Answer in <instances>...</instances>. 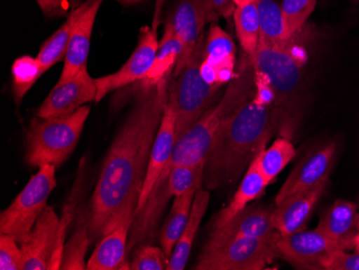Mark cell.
<instances>
[{"mask_svg":"<svg viewBox=\"0 0 359 270\" xmlns=\"http://www.w3.org/2000/svg\"><path fill=\"white\" fill-rule=\"evenodd\" d=\"M236 32L243 53L253 60L259 44L260 26L255 0L236 8L233 12Z\"/></svg>","mask_w":359,"mask_h":270,"instance_id":"29","label":"cell"},{"mask_svg":"<svg viewBox=\"0 0 359 270\" xmlns=\"http://www.w3.org/2000/svg\"><path fill=\"white\" fill-rule=\"evenodd\" d=\"M210 203V192L208 189H197L194 198L193 205H191V215H189V222L183 231L182 235L177 241L173 250L172 255L169 261L168 270H183L187 266L191 255V248H193L194 241L196 235L198 233L201 222L207 212L208 207Z\"/></svg>","mask_w":359,"mask_h":270,"instance_id":"22","label":"cell"},{"mask_svg":"<svg viewBox=\"0 0 359 270\" xmlns=\"http://www.w3.org/2000/svg\"><path fill=\"white\" fill-rule=\"evenodd\" d=\"M236 54L233 38L217 24L212 25L205 37V60L217 70L222 86L229 83L237 74Z\"/></svg>","mask_w":359,"mask_h":270,"instance_id":"21","label":"cell"},{"mask_svg":"<svg viewBox=\"0 0 359 270\" xmlns=\"http://www.w3.org/2000/svg\"><path fill=\"white\" fill-rule=\"evenodd\" d=\"M336 156V144L314 150L294 168L276 197V205L290 195L327 182Z\"/></svg>","mask_w":359,"mask_h":270,"instance_id":"14","label":"cell"},{"mask_svg":"<svg viewBox=\"0 0 359 270\" xmlns=\"http://www.w3.org/2000/svg\"><path fill=\"white\" fill-rule=\"evenodd\" d=\"M86 183V160H82L79 166L78 175L74 180V187L70 191L69 196L62 207V217L58 224L57 239H56L55 249L50 264V270H60L62 265V251L65 243L67 241V233L70 225L72 224L74 217L78 215L80 209V201L83 194V187Z\"/></svg>","mask_w":359,"mask_h":270,"instance_id":"26","label":"cell"},{"mask_svg":"<svg viewBox=\"0 0 359 270\" xmlns=\"http://www.w3.org/2000/svg\"><path fill=\"white\" fill-rule=\"evenodd\" d=\"M171 76L141 83L128 116L111 144L88 205L90 241L100 243L130 201L140 198L151 151L168 104Z\"/></svg>","mask_w":359,"mask_h":270,"instance_id":"1","label":"cell"},{"mask_svg":"<svg viewBox=\"0 0 359 270\" xmlns=\"http://www.w3.org/2000/svg\"><path fill=\"white\" fill-rule=\"evenodd\" d=\"M254 94V66L250 58L243 53L240 60L239 72L228 84L222 100L175 141L170 158L157 180L148 201L142 210L135 215L130 229V243L133 245H140L145 239L156 235L157 227L165 211L163 198L171 169L180 165H198L205 162L208 153L224 123L242 104L252 100Z\"/></svg>","mask_w":359,"mask_h":270,"instance_id":"2","label":"cell"},{"mask_svg":"<svg viewBox=\"0 0 359 270\" xmlns=\"http://www.w3.org/2000/svg\"><path fill=\"white\" fill-rule=\"evenodd\" d=\"M219 17L209 0H182L179 4L172 15L168 19L175 35L183 43L182 53L173 70L175 78L187 66L195 50L196 44L203 36L205 24L208 22L217 21Z\"/></svg>","mask_w":359,"mask_h":270,"instance_id":"10","label":"cell"},{"mask_svg":"<svg viewBox=\"0 0 359 270\" xmlns=\"http://www.w3.org/2000/svg\"><path fill=\"white\" fill-rule=\"evenodd\" d=\"M316 7V0H283L281 9L290 38L297 35Z\"/></svg>","mask_w":359,"mask_h":270,"instance_id":"34","label":"cell"},{"mask_svg":"<svg viewBox=\"0 0 359 270\" xmlns=\"http://www.w3.org/2000/svg\"><path fill=\"white\" fill-rule=\"evenodd\" d=\"M60 217L50 205L38 217L28 237L21 243L24 270H48L57 239Z\"/></svg>","mask_w":359,"mask_h":270,"instance_id":"16","label":"cell"},{"mask_svg":"<svg viewBox=\"0 0 359 270\" xmlns=\"http://www.w3.org/2000/svg\"><path fill=\"white\" fill-rule=\"evenodd\" d=\"M322 183L313 189L290 195L276 205L272 210L274 229L281 236L290 235L306 229L309 220L327 187Z\"/></svg>","mask_w":359,"mask_h":270,"instance_id":"17","label":"cell"},{"mask_svg":"<svg viewBox=\"0 0 359 270\" xmlns=\"http://www.w3.org/2000/svg\"><path fill=\"white\" fill-rule=\"evenodd\" d=\"M201 187H203V185H195L184 194L175 197L170 213L159 231V245L169 259L172 255L175 245L187 227L196 192Z\"/></svg>","mask_w":359,"mask_h":270,"instance_id":"24","label":"cell"},{"mask_svg":"<svg viewBox=\"0 0 359 270\" xmlns=\"http://www.w3.org/2000/svg\"><path fill=\"white\" fill-rule=\"evenodd\" d=\"M90 112L86 104L69 116L34 119L26 134V163L38 168L62 166L74 153Z\"/></svg>","mask_w":359,"mask_h":270,"instance_id":"4","label":"cell"},{"mask_svg":"<svg viewBox=\"0 0 359 270\" xmlns=\"http://www.w3.org/2000/svg\"><path fill=\"white\" fill-rule=\"evenodd\" d=\"M90 243L92 241H90V229H88V208L80 207L76 215L74 233L65 243L60 269H88L86 257Z\"/></svg>","mask_w":359,"mask_h":270,"instance_id":"27","label":"cell"},{"mask_svg":"<svg viewBox=\"0 0 359 270\" xmlns=\"http://www.w3.org/2000/svg\"><path fill=\"white\" fill-rule=\"evenodd\" d=\"M296 149L287 138L276 139L268 149L262 151L254 162L262 176L271 183L295 157Z\"/></svg>","mask_w":359,"mask_h":270,"instance_id":"30","label":"cell"},{"mask_svg":"<svg viewBox=\"0 0 359 270\" xmlns=\"http://www.w3.org/2000/svg\"><path fill=\"white\" fill-rule=\"evenodd\" d=\"M325 270H359V252L348 253L344 250L332 252L323 261Z\"/></svg>","mask_w":359,"mask_h":270,"instance_id":"37","label":"cell"},{"mask_svg":"<svg viewBox=\"0 0 359 270\" xmlns=\"http://www.w3.org/2000/svg\"><path fill=\"white\" fill-rule=\"evenodd\" d=\"M182 51V41L175 35L170 22L167 21L165 33L159 42L153 65L151 66L148 74L141 80V83L155 86L163 79L171 76Z\"/></svg>","mask_w":359,"mask_h":270,"instance_id":"25","label":"cell"},{"mask_svg":"<svg viewBox=\"0 0 359 270\" xmlns=\"http://www.w3.org/2000/svg\"><path fill=\"white\" fill-rule=\"evenodd\" d=\"M56 1H57L58 6L65 14L67 13L68 8L74 3V0H56Z\"/></svg>","mask_w":359,"mask_h":270,"instance_id":"43","label":"cell"},{"mask_svg":"<svg viewBox=\"0 0 359 270\" xmlns=\"http://www.w3.org/2000/svg\"><path fill=\"white\" fill-rule=\"evenodd\" d=\"M118 3L122 4L123 6H132L141 3L143 0H118Z\"/></svg>","mask_w":359,"mask_h":270,"instance_id":"44","label":"cell"},{"mask_svg":"<svg viewBox=\"0 0 359 270\" xmlns=\"http://www.w3.org/2000/svg\"><path fill=\"white\" fill-rule=\"evenodd\" d=\"M254 86H255V94L252 98L254 102L264 107L276 104V90L266 74L254 70Z\"/></svg>","mask_w":359,"mask_h":270,"instance_id":"38","label":"cell"},{"mask_svg":"<svg viewBox=\"0 0 359 270\" xmlns=\"http://www.w3.org/2000/svg\"><path fill=\"white\" fill-rule=\"evenodd\" d=\"M358 215L356 203L339 199L323 213L316 229L346 251L348 241L358 233Z\"/></svg>","mask_w":359,"mask_h":270,"instance_id":"20","label":"cell"},{"mask_svg":"<svg viewBox=\"0 0 359 270\" xmlns=\"http://www.w3.org/2000/svg\"><path fill=\"white\" fill-rule=\"evenodd\" d=\"M278 107L259 106L250 100L228 119L215 137L205 163L207 189L231 184L265 150L279 124Z\"/></svg>","mask_w":359,"mask_h":270,"instance_id":"3","label":"cell"},{"mask_svg":"<svg viewBox=\"0 0 359 270\" xmlns=\"http://www.w3.org/2000/svg\"><path fill=\"white\" fill-rule=\"evenodd\" d=\"M279 235L272 223V210L260 205H248L231 221L212 229L207 245H217L240 237L264 238Z\"/></svg>","mask_w":359,"mask_h":270,"instance_id":"18","label":"cell"},{"mask_svg":"<svg viewBox=\"0 0 359 270\" xmlns=\"http://www.w3.org/2000/svg\"><path fill=\"white\" fill-rule=\"evenodd\" d=\"M276 248L279 257L297 269L308 270L323 269V261L326 257L332 252L342 250L339 243L316 229L280 236Z\"/></svg>","mask_w":359,"mask_h":270,"instance_id":"11","label":"cell"},{"mask_svg":"<svg viewBox=\"0 0 359 270\" xmlns=\"http://www.w3.org/2000/svg\"><path fill=\"white\" fill-rule=\"evenodd\" d=\"M268 184L269 183L262 176V173L258 170L257 166L253 161L248 170L245 171V175L240 183L239 189L236 192L233 201L228 203L223 210L217 213L215 221H213V224H212V229H217L227 223L228 221H231L238 213L247 208L251 201H255L258 197L264 195Z\"/></svg>","mask_w":359,"mask_h":270,"instance_id":"23","label":"cell"},{"mask_svg":"<svg viewBox=\"0 0 359 270\" xmlns=\"http://www.w3.org/2000/svg\"><path fill=\"white\" fill-rule=\"evenodd\" d=\"M205 37L201 36L184 69L170 83L169 96L177 112V140L198 122L219 100L221 88L209 86L201 74L205 60Z\"/></svg>","mask_w":359,"mask_h":270,"instance_id":"5","label":"cell"},{"mask_svg":"<svg viewBox=\"0 0 359 270\" xmlns=\"http://www.w3.org/2000/svg\"><path fill=\"white\" fill-rule=\"evenodd\" d=\"M201 74L203 80H205L209 86L222 88L221 84H219L217 70H215L213 66L210 65L209 62L205 60H203V62H201Z\"/></svg>","mask_w":359,"mask_h":270,"instance_id":"40","label":"cell"},{"mask_svg":"<svg viewBox=\"0 0 359 270\" xmlns=\"http://www.w3.org/2000/svg\"><path fill=\"white\" fill-rule=\"evenodd\" d=\"M233 1L236 4L237 7H239V6H243L245 5V4L251 3L253 0H233Z\"/></svg>","mask_w":359,"mask_h":270,"instance_id":"45","label":"cell"},{"mask_svg":"<svg viewBox=\"0 0 359 270\" xmlns=\"http://www.w3.org/2000/svg\"><path fill=\"white\" fill-rule=\"evenodd\" d=\"M205 163L198 165H180L171 169L167 178L166 189L163 198L164 209L167 208L171 197L184 194L195 185H203Z\"/></svg>","mask_w":359,"mask_h":270,"instance_id":"33","label":"cell"},{"mask_svg":"<svg viewBox=\"0 0 359 270\" xmlns=\"http://www.w3.org/2000/svg\"><path fill=\"white\" fill-rule=\"evenodd\" d=\"M11 72L14 102L19 107L28 90L35 86L46 70L37 58L24 55L14 60Z\"/></svg>","mask_w":359,"mask_h":270,"instance_id":"32","label":"cell"},{"mask_svg":"<svg viewBox=\"0 0 359 270\" xmlns=\"http://www.w3.org/2000/svg\"><path fill=\"white\" fill-rule=\"evenodd\" d=\"M0 269L24 270L21 245L12 236L0 234Z\"/></svg>","mask_w":359,"mask_h":270,"instance_id":"36","label":"cell"},{"mask_svg":"<svg viewBox=\"0 0 359 270\" xmlns=\"http://www.w3.org/2000/svg\"><path fill=\"white\" fill-rule=\"evenodd\" d=\"M175 141H177V112H175V102L169 96L168 104L165 109L164 116L161 119L158 132H157L156 138H155L154 144L151 151L148 170H147L144 182H143L142 189H141L136 215L142 210L145 203L148 201L157 180L170 158Z\"/></svg>","mask_w":359,"mask_h":270,"instance_id":"15","label":"cell"},{"mask_svg":"<svg viewBox=\"0 0 359 270\" xmlns=\"http://www.w3.org/2000/svg\"><path fill=\"white\" fill-rule=\"evenodd\" d=\"M88 0H86L82 5L74 8L65 23L42 44L37 58L41 62L42 67L46 72L66 58L74 26H76V21L82 12L88 7Z\"/></svg>","mask_w":359,"mask_h":270,"instance_id":"28","label":"cell"},{"mask_svg":"<svg viewBox=\"0 0 359 270\" xmlns=\"http://www.w3.org/2000/svg\"><path fill=\"white\" fill-rule=\"evenodd\" d=\"M169 259L161 248L143 245L136 250L134 259L130 262L132 270H166L169 268Z\"/></svg>","mask_w":359,"mask_h":270,"instance_id":"35","label":"cell"},{"mask_svg":"<svg viewBox=\"0 0 359 270\" xmlns=\"http://www.w3.org/2000/svg\"><path fill=\"white\" fill-rule=\"evenodd\" d=\"M209 3L211 4L212 7L215 8L219 17L225 19L233 15V12L237 8L233 0H209Z\"/></svg>","mask_w":359,"mask_h":270,"instance_id":"39","label":"cell"},{"mask_svg":"<svg viewBox=\"0 0 359 270\" xmlns=\"http://www.w3.org/2000/svg\"><path fill=\"white\" fill-rule=\"evenodd\" d=\"M259 18V41L279 43L290 39L278 0H255Z\"/></svg>","mask_w":359,"mask_h":270,"instance_id":"31","label":"cell"},{"mask_svg":"<svg viewBox=\"0 0 359 270\" xmlns=\"http://www.w3.org/2000/svg\"><path fill=\"white\" fill-rule=\"evenodd\" d=\"M96 83L84 66L74 78L56 84L38 110V118L53 119L69 116L88 102H95Z\"/></svg>","mask_w":359,"mask_h":270,"instance_id":"13","label":"cell"},{"mask_svg":"<svg viewBox=\"0 0 359 270\" xmlns=\"http://www.w3.org/2000/svg\"><path fill=\"white\" fill-rule=\"evenodd\" d=\"M55 171L54 165L39 167L11 205L1 211L0 233L12 236L20 245L25 241L57 184Z\"/></svg>","mask_w":359,"mask_h":270,"instance_id":"7","label":"cell"},{"mask_svg":"<svg viewBox=\"0 0 359 270\" xmlns=\"http://www.w3.org/2000/svg\"><path fill=\"white\" fill-rule=\"evenodd\" d=\"M88 7L82 12L70 38L67 54L65 58L64 68L57 84L67 82L74 78L84 66L88 65L90 39L97 14L104 0H88Z\"/></svg>","mask_w":359,"mask_h":270,"instance_id":"19","label":"cell"},{"mask_svg":"<svg viewBox=\"0 0 359 270\" xmlns=\"http://www.w3.org/2000/svg\"><path fill=\"white\" fill-rule=\"evenodd\" d=\"M357 227H358V231H359V215H358V223H357Z\"/></svg>","mask_w":359,"mask_h":270,"instance_id":"46","label":"cell"},{"mask_svg":"<svg viewBox=\"0 0 359 270\" xmlns=\"http://www.w3.org/2000/svg\"><path fill=\"white\" fill-rule=\"evenodd\" d=\"M295 36L279 43L259 41L252 60L254 70L263 72L269 79L276 90V102L279 104L290 100L297 90L306 60L304 48L294 41Z\"/></svg>","mask_w":359,"mask_h":270,"instance_id":"8","label":"cell"},{"mask_svg":"<svg viewBox=\"0 0 359 270\" xmlns=\"http://www.w3.org/2000/svg\"><path fill=\"white\" fill-rule=\"evenodd\" d=\"M353 250L354 252H359V231L351 239L346 245V251Z\"/></svg>","mask_w":359,"mask_h":270,"instance_id":"42","label":"cell"},{"mask_svg":"<svg viewBox=\"0 0 359 270\" xmlns=\"http://www.w3.org/2000/svg\"><path fill=\"white\" fill-rule=\"evenodd\" d=\"M138 199L130 201L108 234L100 239L88 262V270H129L127 243L138 207Z\"/></svg>","mask_w":359,"mask_h":270,"instance_id":"12","label":"cell"},{"mask_svg":"<svg viewBox=\"0 0 359 270\" xmlns=\"http://www.w3.org/2000/svg\"><path fill=\"white\" fill-rule=\"evenodd\" d=\"M157 15L153 21V28L143 26L139 36L138 44L124 65L114 72L102 78L95 79L97 96L95 102H100L113 90L124 88L134 82L141 81L153 65L159 42L157 40Z\"/></svg>","mask_w":359,"mask_h":270,"instance_id":"9","label":"cell"},{"mask_svg":"<svg viewBox=\"0 0 359 270\" xmlns=\"http://www.w3.org/2000/svg\"><path fill=\"white\" fill-rule=\"evenodd\" d=\"M36 1L46 17L55 18L65 15L56 0H36Z\"/></svg>","mask_w":359,"mask_h":270,"instance_id":"41","label":"cell"},{"mask_svg":"<svg viewBox=\"0 0 359 270\" xmlns=\"http://www.w3.org/2000/svg\"><path fill=\"white\" fill-rule=\"evenodd\" d=\"M280 236L233 238L217 245H205L195 269H265L279 257L276 243Z\"/></svg>","mask_w":359,"mask_h":270,"instance_id":"6","label":"cell"}]
</instances>
